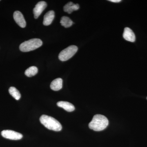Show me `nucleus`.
<instances>
[{
	"label": "nucleus",
	"instance_id": "4468645a",
	"mask_svg": "<svg viewBox=\"0 0 147 147\" xmlns=\"http://www.w3.org/2000/svg\"><path fill=\"white\" fill-rule=\"evenodd\" d=\"M9 92L11 95L16 100H19L21 98V95L20 92L15 87H10L9 89Z\"/></svg>",
	"mask_w": 147,
	"mask_h": 147
},
{
	"label": "nucleus",
	"instance_id": "f257e3e1",
	"mask_svg": "<svg viewBox=\"0 0 147 147\" xmlns=\"http://www.w3.org/2000/svg\"><path fill=\"white\" fill-rule=\"evenodd\" d=\"M109 124V121L105 116L96 115L94 116L89 124V128L95 131H100L105 129Z\"/></svg>",
	"mask_w": 147,
	"mask_h": 147
},
{
	"label": "nucleus",
	"instance_id": "20e7f679",
	"mask_svg": "<svg viewBox=\"0 0 147 147\" xmlns=\"http://www.w3.org/2000/svg\"><path fill=\"white\" fill-rule=\"evenodd\" d=\"M78 49L77 46L74 45L67 47L60 53L59 59L62 61L68 60L76 54Z\"/></svg>",
	"mask_w": 147,
	"mask_h": 147
},
{
	"label": "nucleus",
	"instance_id": "9d476101",
	"mask_svg": "<svg viewBox=\"0 0 147 147\" xmlns=\"http://www.w3.org/2000/svg\"><path fill=\"white\" fill-rule=\"evenodd\" d=\"M57 105L68 112H72L75 110V107L73 104L67 101H59L57 103Z\"/></svg>",
	"mask_w": 147,
	"mask_h": 147
},
{
	"label": "nucleus",
	"instance_id": "6e6552de",
	"mask_svg": "<svg viewBox=\"0 0 147 147\" xmlns=\"http://www.w3.org/2000/svg\"><path fill=\"white\" fill-rule=\"evenodd\" d=\"M123 37L125 40L129 42H134L136 40V37L134 32L129 28H125L124 29Z\"/></svg>",
	"mask_w": 147,
	"mask_h": 147
},
{
	"label": "nucleus",
	"instance_id": "2eb2a0df",
	"mask_svg": "<svg viewBox=\"0 0 147 147\" xmlns=\"http://www.w3.org/2000/svg\"><path fill=\"white\" fill-rule=\"evenodd\" d=\"M38 71V69L35 66H31L27 69L25 71V74L28 77H32L36 75Z\"/></svg>",
	"mask_w": 147,
	"mask_h": 147
},
{
	"label": "nucleus",
	"instance_id": "39448f33",
	"mask_svg": "<svg viewBox=\"0 0 147 147\" xmlns=\"http://www.w3.org/2000/svg\"><path fill=\"white\" fill-rule=\"evenodd\" d=\"M2 136L6 139L10 140H20L23 138V135L21 133L11 130H4L1 131Z\"/></svg>",
	"mask_w": 147,
	"mask_h": 147
},
{
	"label": "nucleus",
	"instance_id": "f03ea898",
	"mask_svg": "<svg viewBox=\"0 0 147 147\" xmlns=\"http://www.w3.org/2000/svg\"><path fill=\"white\" fill-rule=\"evenodd\" d=\"M40 121L45 127L50 130L58 131H61L62 128L59 122L50 116L42 115L40 118Z\"/></svg>",
	"mask_w": 147,
	"mask_h": 147
},
{
	"label": "nucleus",
	"instance_id": "1a4fd4ad",
	"mask_svg": "<svg viewBox=\"0 0 147 147\" xmlns=\"http://www.w3.org/2000/svg\"><path fill=\"white\" fill-rule=\"evenodd\" d=\"M55 13L54 11L51 10L48 11L44 16L43 24L44 26H48L52 24L55 18Z\"/></svg>",
	"mask_w": 147,
	"mask_h": 147
},
{
	"label": "nucleus",
	"instance_id": "0eeeda50",
	"mask_svg": "<svg viewBox=\"0 0 147 147\" xmlns=\"http://www.w3.org/2000/svg\"><path fill=\"white\" fill-rule=\"evenodd\" d=\"M13 18L14 21L19 26L24 28L26 26V23L24 16L20 11H16L13 13Z\"/></svg>",
	"mask_w": 147,
	"mask_h": 147
},
{
	"label": "nucleus",
	"instance_id": "423d86ee",
	"mask_svg": "<svg viewBox=\"0 0 147 147\" xmlns=\"http://www.w3.org/2000/svg\"><path fill=\"white\" fill-rule=\"evenodd\" d=\"M47 6V3L45 1H42L37 3L33 9V13L35 19H37L39 17Z\"/></svg>",
	"mask_w": 147,
	"mask_h": 147
},
{
	"label": "nucleus",
	"instance_id": "9b49d317",
	"mask_svg": "<svg viewBox=\"0 0 147 147\" xmlns=\"http://www.w3.org/2000/svg\"><path fill=\"white\" fill-rule=\"evenodd\" d=\"M79 9V5L78 4L73 3L72 2L67 3L64 6L63 10L65 12L68 13H72L74 11L78 10Z\"/></svg>",
	"mask_w": 147,
	"mask_h": 147
},
{
	"label": "nucleus",
	"instance_id": "ddd939ff",
	"mask_svg": "<svg viewBox=\"0 0 147 147\" xmlns=\"http://www.w3.org/2000/svg\"><path fill=\"white\" fill-rule=\"evenodd\" d=\"M60 23L61 26L65 28H67L71 27L73 24V21L67 16H63L61 18Z\"/></svg>",
	"mask_w": 147,
	"mask_h": 147
},
{
	"label": "nucleus",
	"instance_id": "f8f14e48",
	"mask_svg": "<svg viewBox=\"0 0 147 147\" xmlns=\"http://www.w3.org/2000/svg\"><path fill=\"white\" fill-rule=\"evenodd\" d=\"M63 80L61 78H57L53 80L50 84V88L54 91H59L62 88Z\"/></svg>",
	"mask_w": 147,
	"mask_h": 147
},
{
	"label": "nucleus",
	"instance_id": "7ed1b4c3",
	"mask_svg": "<svg viewBox=\"0 0 147 147\" xmlns=\"http://www.w3.org/2000/svg\"><path fill=\"white\" fill-rule=\"evenodd\" d=\"M41 40L38 38H33L25 41L19 46L20 50L23 52H28L36 50L42 45Z\"/></svg>",
	"mask_w": 147,
	"mask_h": 147
},
{
	"label": "nucleus",
	"instance_id": "dca6fc26",
	"mask_svg": "<svg viewBox=\"0 0 147 147\" xmlns=\"http://www.w3.org/2000/svg\"><path fill=\"white\" fill-rule=\"evenodd\" d=\"M109 1L113 3H119L121 1V0H110Z\"/></svg>",
	"mask_w": 147,
	"mask_h": 147
},
{
	"label": "nucleus",
	"instance_id": "f3484780",
	"mask_svg": "<svg viewBox=\"0 0 147 147\" xmlns=\"http://www.w3.org/2000/svg\"></svg>",
	"mask_w": 147,
	"mask_h": 147
}]
</instances>
